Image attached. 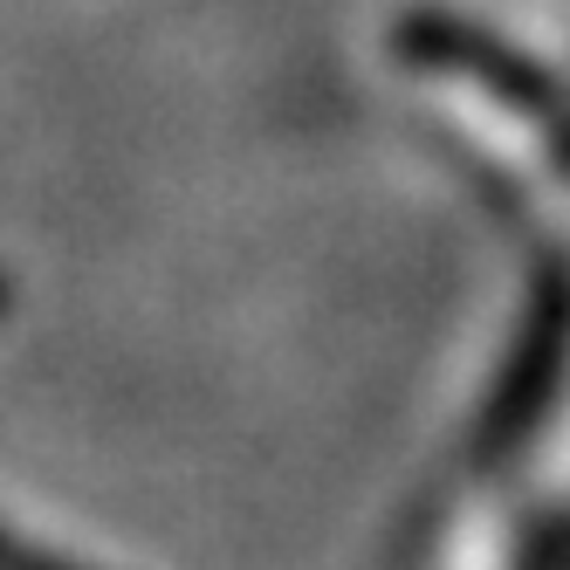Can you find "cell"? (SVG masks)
Masks as SVG:
<instances>
[{
	"label": "cell",
	"mask_w": 570,
	"mask_h": 570,
	"mask_svg": "<svg viewBox=\"0 0 570 570\" xmlns=\"http://www.w3.org/2000/svg\"><path fill=\"white\" fill-rule=\"evenodd\" d=\"M0 570H76V563H62V557H49V550H35V543H21L14 529H0Z\"/></svg>",
	"instance_id": "obj_1"
}]
</instances>
